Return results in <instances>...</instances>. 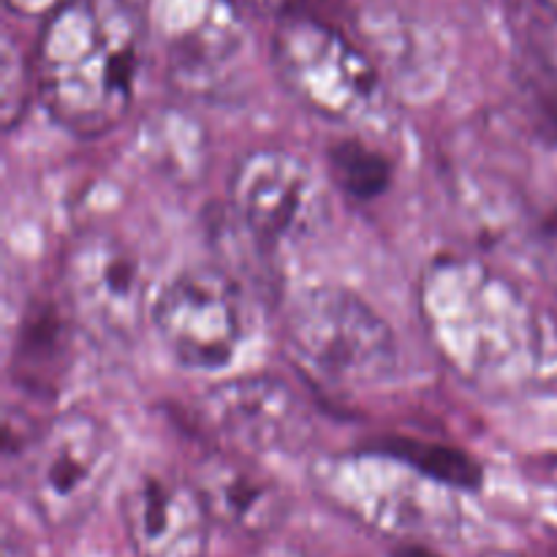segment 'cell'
I'll return each mask as SVG.
<instances>
[{"mask_svg": "<svg viewBox=\"0 0 557 557\" xmlns=\"http://www.w3.org/2000/svg\"><path fill=\"white\" fill-rule=\"evenodd\" d=\"M435 354L482 392L522 389L542 364V326L520 288L468 256H441L417 286Z\"/></svg>", "mask_w": 557, "mask_h": 557, "instance_id": "1", "label": "cell"}, {"mask_svg": "<svg viewBox=\"0 0 557 557\" xmlns=\"http://www.w3.org/2000/svg\"><path fill=\"white\" fill-rule=\"evenodd\" d=\"M145 20L123 0H71L38 41V87L49 114L79 136L117 128L134 101Z\"/></svg>", "mask_w": 557, "mask_h": 557, "instance_id": "2", "label": "cell"}, {"mask_svg": "<svg viewBox=\"0 0 557 557\" xmlns=\"http://www.w3.org/2000/svg\"><path fill=\"white\" fill-rule=\"evenodd\" d=\"M281 337L299 370L330 386H373L392 379L397 368V341L384 315L335 283L292 294L281 315Z\"/></svg>", "mask_w": 557, "mask_h": 557, "instance_id": "3", "label": "cell"}, {"mask_svg": "<svg viewBox=\"0 0 557 557\" xmlns=\"http://www.w3.org/2000/svg\"><path fill=\"white\" fill-rule=\"evenodd\" d=\"M117 460V438L101 417L65 411L49 419L27 446L22 466L33 511L60 531L85 522L112 484Z\"/></svg>", "mask_w": 557, "mask_h": 557, "instance_id": "4", "label": "cell"}, {"mask_svg": "<svg viewBox=\"0 0 557 557\" xmlns=\"http://www.w3.org/2000/svg\"><path fill=\"white\" fill-rule=\"evenodd\" d=\"M313 479L343 511L386 533H417L455 517V487L392 444L321 462Z\"/></svg>", "mask_w": 557, "mask_h": 557, "instance_id": "5", "label": "cell"}, {"mask_svg": "<svg viewBox=\"0 0 557 557\" xmlns=\"http://www.w3.org/2000/svg\"><path fill=\"white\" fill-rule=\"evenodd\" d=\"M283 87L310 112L348 123L373 112L381 79L368 54L313 16H286L272 38Z\"/></svg>", "mask_w": 557, "mask_h": 557, "instance_id": "6", "label": "cell"}, {"mask_svg": "<svg viewBox=\"0 0 557 557\" xmlns=\"http://www.w3.org/2000/svg\"><path fill=\"white\" fill-rule=\"evenodd\" d=\"M65 313L101 346H131L150 315V283L139 253L109 232L74 239L63 267Z\"/></svg>", "mask_w": 557, "mask_h": 557, "instance_id": "7", "label": "cell"}, {"mask_svg": "<svg viewBox=\"0 0 557 557\" xmlns=\"http://www.w3.org/2000/svg\"><path fill=\"white\" fill-rule=\"evenodd\" d=\"M228 194L245 232L270 250L313 237L330 215L324 180L302 156L281 147L239 158Z\"/></svg>", "mask_w": 557, "mask_h": 557, "instance_id": "8", "label": "cell"}, {"mask_svg": "<svg viewBox=\"0 0 557 557\" xmlns=\"http://www.w3.org/2000/svg\"><path fill=\"white\" fill-rule=\"evenodd\" d=\"M150 321L183 368L218 373L245 337L239 286L215 267H190L152 299Z\"/></svg>", "mask_w": 557, "mask_h": 557, "instance_id": "9", "label": "cell"}, {"mask_svg": "<svg viewBox=\"0 0 557 557\" xmlns=\"http://www.w3.org/2000/svg\"><path fill=\"white\" fill-rule=\"evenodd\" d=\"M201 419L243 451H299L313 438V417L302 397L270 375H245L212 386Z\"/></svg>", "mask_w": 557, "mask_h": 557, "instance_id": "10", "label": "cell"}, {"mask_svg": "<svg viewBox=\"0 0 557 557\" xmlns=\"http://www.w3.org/2000/svg\"><path fill=\"white\" fill-rule=\"evenodd\" d=\"M123 522L136 557H205L212 515L199 487L150 471L125 490Z\"/></svg>", "mask_w": 557, "mask_h": 557, "instance_id": "11", "label": "cell"}, {"mask_svg": "<svg viewBox=\"0 0 557 557\" xmlns=\"http://www.w3.org/2000/svg\"><path fill=\"white\" fill-rule=\"evenodd\" d=\"M141 20L172 69L190 82L215 76L245 41L234 0H145Z\"/></svg>", "mask_w": 557, "mask_h": 557, "instance_id": "12", "label": "cell"}, {"mask_svg": "<svg viewBox=\"0 0 557 557\" xmlns=\"http://www.w3.org/2000/svg\"><path fill=\"white\" fill-rule=\"evenodd\" d=\"M212 520L243 533H264L283 517V493L239 455H212L194 479Z\"/></svg>", "mask_w": 557, "mask_h": 557, "instance_id": "13", "label": "cell"}, {"mask_svg": "<svg viewBox=\"0 0 557 557\" xmlns=\"http://www.w3.org/2000/svg\"><path fill=\"white\" fill-rule=\"evenodd\" d=\"M69 324H74L71 315L63 319L49 305L27 315L16 343L14 373L30 392L47 395L63 375L69 364Z\"/></svg>", "mask_w": 557, "mask_h": 557, "instance_id": "14", "label": "cell"}, {"mask_svg": "<svg viewBox=\"0 0 557 557\" xmlns=\"http://www.w3.org/2000/svg\"><path fill=\"white\" fill-rule=\"evenodd\" d=\"M205 152V136L194 120L166 114V117H150L141 125V156L169 177H199Z\"/></svg>", "mask_w": 557, "mask_h": 557, "instance_id": "15", "label": "cell"}, {"mask_svg": "<svg viewBox=\"0 0 557 557\" xmlns=\"http://www.w3.org/2000/svg\"><path fill=\"white\" fill-rule=\"evenodd\" d=\"M332 177L354 199H373L389 188L392 169L381 152L362 141H341L330 156Z\"/></svg>", "mask_w": 557, "mask_h": 557, "instance_id": "16", "label": "cell"}, {"mask_svg": "<svg viewBox=\"0 0 557 557\" xmlns=\"http://www.w3.org/2000/svg\"><path fill=\"white\" fill-rule=\"evenodd\" d=\"M25 71H22V63L14 58V47L5 44L3 52V123L5 128L16 123L22 112H25Z\"/></svg>", "mask_w": 557, "mask_h": 557, "instance_id": "17", "label": "cell"}, {"mask_svg": "<svg viewBox=\"0 0 557 557\" xmlns=\"http://www.w3.org/2000/svg\"><path fill=\"white\" fill-rule=\"evenodd\" d=\"M65 3H71V0H5V5H9L14 14L44 16V20H49V16H52L54 11L63 9Z\"/></svg>", "mask_w": 557, "mask_h": 557, "instance_id": "18", "label": "cell"}, {"mask_svg": "<svg viewBox=\"0 0 557 557\" xmlns=\"http://www.w3.org/2000/svg\"><path fill=\"white\" fill-rule=\"evenodd\" d=\"M243 3L256 11H264V14H286L297 0H243Z\"/></svg>", "mask_w": 557, "mask_h": 557, "instance_id": "19", "label": "cell"}, {"mask_svg": "<svg viewBox=\"0 0 557 557\" xmlns=\"http://www.w3.org/2000/svg\"><path fill=\"white\" fill-rule=\"evenodd\" d=\"M542 3H544V5H547V9H553V11H555V14H557V0H542Z\"/></svg>", "mask_w": 557, "mask_h": 557, "instance_id": "20", "label": "cell"}, {"mask_svg": "<svg viewBox=\"0 0 557 557\" xmlns=\"http://www.w3.org/2000/svg\"><path fill=\"white\" fill-rule=\"evenodd\" d=\"M482 557H520V555H509V553H490V555H482Z\"/></svg>", "mask_w": 557, "mask_h": 557, "instance_id": "21", "label": "cell"}]
</instances>
